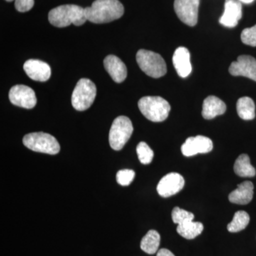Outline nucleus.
Instances as JSON below:
<instances>
[{
	"label": "nucleus",
	"mask_w": 256,
	"mask_h": 256,
	"mask_svg": "<svg viewBox=\"0 0 256 256\" xmlns=\"http://www.w3.org/2000/svg\"><path fill=\"white\" fill-rule=\"evenodd\" d=\"M240 2L245 3V4H250L254 0H238Z\"/></svg>",
	"instance_id": "c756f323"
},
{
	"label": "nucleus",
	"mask_w": 256,
	"mask_h": 256,
	"mask_svg": "<svg viewBox=\"0 0 256 256\" xmlns=\"http://www.w3.org/2000/svg\"><path fill=\"white\" fill-rule=\"evenodd\" d=\"M242 18V2L238 0H226L224 12L220 20V24L228 28H235Z\"/></svg>",
	"instance_id": "4468645a"
},
{
	"label": "nucleus",
	"mask_w": 256,
	"mask_h": 256,
	"mask_svg": "<svg viewBox=\"0 0 256 256\" xmlns=\"http://www.w3.org/2000/svg\"><path fill=\"white\" fill-rule=\"evenodd\" d=\"M160 244V235L156 230H150L143 237L140 248L148 254H154L158 252Z\"/></svg>",
	"instance_id": "4be33fe9"
},
{
	"label": "nucleus",
	"mask_w": 256,
	"mask_h": 256,
	"mask_svg": "<svg viewBox=\"0 0 256 256\" xmlns=\"http://www.w3.org/2000/svg\"><path fill=\"white\" fill-rule=\"evenodd\" d=\"M240 37L242 43L248 46H256V24L242 30Z\"/></svg>",
	"instance_id": "bb28decb"
},
{
	"label": "nucleus",
	"mask_w": 256,
	"mask_h": 256,
	"mask_svg": "<svg viewBox=\"0 0 256 256\" xmlns=\"http://www.w3.org/2000/svg\"><path fill=\"white\" fill-rule=\"evenodd\" d=\"M134 176L136 173L132 170H120L116 174V180L121 186H126L132 183Z\"/></svg>",
	"instance_id": "a878e982"
},
{
	"label": "nucleus",
	"mask_w": 256,
	"mask_h": 256,
	"mask_svg": "<svg viewBox=\"0 0 256 256\" xmlns=\"http://www.w3.org/2000/svg\"><path fill=\"white\" fill-rule=\"evenodd\" d=\"M184 178L181 174L171 172L161 178L156 186V190L160 196L168 198L181 191L184 186Z\"/></svg>",
	"instance_id": "9d476101"
},
{
	"label": "nucleus",
	"mask_w": 256,
	"mask_h": 256,
	"mask_svg": "<svg viewBox=\"0 0 256 256\" xmlns=\"http://www.w3.org/2000/svg\"><path fill=\"white\" fill-rule=\"evenodd\" d=\"M24 70L30 78L36 82H46L52 74L50 65L38 60H26L24 64Z\"/></svg>",
	"instance_id": "ddd939ff"
},
{
	"label": "nucleus",
	"mask_w": 256,
	"mask_h": 256,
	"mask_svg": "<svg viewBox=\"0 0 256 256\" xmlns=\"http://www.w3.org/2000/svg\"><path fill=\"white\" fill-rule=\"evenodd\" d=\"M34 0H15V8L20 12H26L32 9Z\"/></svg>",
	"instance_id": "cd10ccee"
},
{
	"label": "nucleus",
	"mask_w": 256,
	"mask_h": 256,
	"mask_svg": "<svg viewBox=\"0 0 256 256\" xmlns=\"http://www.w3.org/2000/svg\"><path fill=\"white\" fill-rule=\"evenodd\" d=\"M172 218L174 224H180L185 223V222L193 220L194 218V215L191 212L182 210L180 207H175L172 212Z\"/></svg>",
	"instance_id": "393cba45"
},
{
	"label": "nucleus",
	"mask_w": 256,
	"mask_h": 256,
	"mask_svg": "<svg viewBox=\"0 0 256 256\" xmlns=\"http://www.w3.org/2000/svg\"><path fill=\"white\" fill-rule=\"evenodd\" d=\"M200 0H174V8L178 18L190 26H194L198 22V6Z\"/></svg>",
	"instance_id": "6e6552de"
},
{
	"label": "nucleus",
	"mask_w": 256,
	"mask_h": 256,
	"mask_svg": "<svg viewBox=\"0 0 256 256\" xmlns=\"http://www.w3.org/2000/svg\"><path fill=\"white\" fill-rule=\"evenodd\" d=\"M87 20L94 24H105L118 20L124 14V6L119 0H96L85 8Z\"/></svg>",
	"instance_id": "f257e3e1"
},
{
	"label": "nucleus",
	"mask_w": 256,
	"mask_h": 256,
	"mask_svg": "<svg viewBox=\"0 0 256 256\" xmlns=\"http://www.w3.org/2000/svg\"><path fill=\"white\" fill-rule=\"evenodd\" d=\"M172 62L178 75L182 78H186L191 74L192 67L190 53L186 47H178L175 50Z\"/></svg>",
	"instance_id": "dca6fc26"
},
{
	"label": "nucleus",
	"mask_w": 256,
	"mask_h": 256,
	"mask_svg": "<svg viewBox=\"0 0 256 256\" xmlns=\"http://www.w3.org/2000/svg\"><path fill=\"white\" fill-rule=\"evenodd\" d=\"M136 151H137L138 159L142 164H150L154 156V152L146 142H140L136 148Z\"/></svg>",
	"instance_id": "b1692460"
},
{
	"label": "nucleus",
	"mask_w": 256,
	"mask_h": 256,
	"mask_svg": "<svg viewBox=\"0 0 256 256\" xmlns=\"http://www.w3.org/2000/svg\"><path fill=\"white\" fill-rule=\"evenodd\" d=\"M213 150V142L210 138L198 136L186 139L181 148L183 156H192L197 154L210 152Z\"/></svg>",
	"instance_id": "f8f14e48"
},
{
	"label": "nucleus",
	"mask_w": 256,
	"mask_h": 256,
	"mask_svg": "<svg viewBox=\"0 0 256 256\" xmlns=\"http://www.w3.org/2000/svg\"><path fill=\"white\" fill-rule=\"evenodd\" d=\"M204 230V225L201 222H185V223L180 224L176 228V232L183 238L188 239H194L200 236Z\"/></svg>",
	"instance_id": "aec40b11"
},
{
	"label": "nucleus",
	"mask_w": 256,
	"mask_h": 256,
	"mask_svg": "<svg viewBox=\"0 0 256 256\" xmlns=\"http://www.w3.org/2000/svg\"><path fill=\"white\" fill-rule=\"evenodd\" d=\"M10 102L23 108L32 109L36 105V96L31 88L24 85H16L10 89Z\"/></svg>",
	"instance_id": "1a4fd4ad"
},
{
	"label": "nucleus",
	"mask_w": 256,
	"mask_h": 256,
	"mask_svg": "<svg viewBox=\"0 0 256 256\" xmlns=\"http://www.w3.org/2000/svg\"><path fill=\"white\" fill-rule=\"evenodd\" d=\"M143 116L152 122H162L169 116L171 107L169 102L160 96H146L138 102Z\"/></svg>",
	"instance_id": "7ed1b4c3"
},
{
	"label": "nucleus",
	"mask_w": 256,
	"mask_h": 256,
	"mask_svg": "<svg viewBox=\"0 0 256 256\" xmlns=\"http://www.w3.org/2000/svg\"><path fill=\"white\" fill-rule=\"evenodd\" d=\"M236 110L239 117L242 120H250L255 118V104L250 98L242 97L239 98L236 104Z\"/></svg>",
	"instance_id": "412c9836"
},
{
	"label": "nucleus",
	"mask_w": 256,
	"mask_h": 256,
	"mask_svg": "<svg viewBox=\"0 0 256 256\" xmlns=\"http://www.w3.org/2000/svg\"><path fill=\"white\" fill-rule=\"evenodd\" d=\"M254 188L252 182L245 181L240 183L238 185V188L229 194V201L236 204H248L252 200Z\"/></svg>",
	"instance_id": "f3484780"
},
{
	"label": "nucleus",
	"mask_w": 256,
	"mask_h": 256,
	"mask_svg": "<svg viewBox=\"0 0 256 256\" xmlns=\"http://www.w3.org/2000/svg\"><path fill=\"white\" fill-rule=\"evenodd\" d=\"M48 21L53 26L63 28L73 24L82 26L87 21L85 8L76 4H65L52 9L48 13Z\"/></svg>",
	"instance_id": "f03ea898"
},
{
	"label": "nucleus",
	"mask_w": 256,
	"mask_h": 256,
	"mask_svg": "<svg viewBox=\"0 0 256 256\" xmlns=\"http://www.w3.org/2000/svg\"><path fill=\"white\" fill-rule=\"evenodd\" d=\"M229 72L234 76H244L256 82V60L248 55H242L229 67Z\"/></svg>",
	"instance_id": "9b49d317"
},
{
	"label": "nucleus",
	"mask_w": 256,
	"mask_h": 256,
	"mask_svg": "<svg viewBox=\"0 0 256 256\" xmlns=\"http://www.w3.org/2000/svg\"><path fill=\"white\" fill-rule=\"evenodd\" d=\"M136 60L141 70L152 78H161L166 73V63L159 54L140 50L136 54Z\"/></svg>",
	"instance_id": "20e7f679"
},
{
	"label": "nucleus",
	"mask_w": 256,
	"mask_h": 256,
	"mask_svg": "<svg viewBox=\"0 0 256 256\" xmlns=\"http://www.w3.org/2000/svg\"><path fill=\"white\" fill-rule=\"evenodd\" d=\"M236 174L242 178H252L255 176V168L250 164V158L246 154H240L236 160L234 166Z\"/></svg>",
	"instance_id": "6ab92c4d"
},
{
	"label": "nucleus",
	"mask_w": 256,
	"mask_h": 256,
	"mask_svg": "<svg viewBox=\"0 0 256 256\" xmlns=\"http://www.w3.org/2000/svg\"><path fill=\"white\" fill-rule=\"evenodd\" d=\"M133 132L130 120L126 116H119L114 120L109 132V143L114 150H120L129 140Z\"/></svg>",
	"instance_id": "0eeeda50"
},
{
	"label": "nucleus",
	"mask_w": 256,
	"mask_h": 256,
	"mask_svg": "<svg viewBox=\"0 0 256 256\" xmlns=\"http://www.w3.org/2000/svg\"><path fill=\"white\" fill-rule=\"evenodd\" d=\"M25 146L32 151L56 154L60 152V144L54 136L45 132H32L23 138Z\"/></svg>",
	"instance_id": "39448f33"
},
{
	"label": "nucleus",
	"mask_w": 256,
	"mask_h": 256,
	"mask_svg": "<svg viewBox=\"0 0 256 256\" xmlns=\"http://www.w3.org/2000/svg\"><path fill=\"white\" fill-rule=\"evenodd\" d=\"M226 110L224 102L216 96H210L204 101L202 116L204 118L210 120L223 114Z\"/></svg>",
	"instance_id": "a211bd4d"
},
{
	"label": "nucleus",
	"mask_w": 256,
	"mask_h": 256,
	"mask_svg": "<svg viewBox=\"0 0 256 256\" xmlns=\"http://www.w3.org/2000/svg\"><path fill=\"white\" fill-rule=\"evenodd\" d=\"M156 256H175L170 250L166 248H162L158 250Z\"/></svg>",
	"instance_id": "c85d7f7f"
},
{
	"label": "nucleus",
	"mask_w": 256,
	"mask_h": 256,
	"mask_svg": "<svg viewBox=\"0 0 256 256\" xmlns=\"http://www.w3.org/2000/svg\"><path fill=\"white\" fill-rule=\"evenodd\" d=\"M96 92L95 84L90 79H80L72 94V106L78 111L87 110L94 104Z\"/></svg>",
	"instance_id": "423d86ee"
},
{
	"label": "nucleus",
	"mask_w": 256,
	"mask_h": 256,
	"mask_svg": "<svg viewBox=\"0 0 256 256\" xmlns=\"http://www.w3.org/2000/svg\"><path fill=\"white\" fill-rule=\"evenodd\" d=\"M250 222V216L247 212L238 210L234 214L233 220L227 226L229 232L236 233L246 228Z\"/></svg>",
	"instance_id": "5701e85b"
},
{
	"label": "nucleus",
	"mask_w": 256,
	"mask_h": 256,
	"mask_svg": "<svg viewBox=\"0 0 256 256\" xmlns=\"http://www.w3.org/2000/svg\"><path fill=\"white\" fill-rule=\"evenodd\" d=\"M104 66L114 82H124L128 75L126 64L114 55H108L104 60Z\"/></svg>",
	"instance_id": "2eb2a0df"
},
{
	"label": "nucleus",
	"mask_w": 256,
	"mask_h": 256,
	"mask_svg": "<svg viewBox=\"0 0 256 256\" xmlns=\"http://www.w3.org/2000/svg\"><path fill=\"white\" fill-rule=\"evenodd\" d=\"M6 1H8V2H12V1H14V0H6Z\"/></svg>",
	"instance_id": "7c9ffc66"
}]
</instances>
